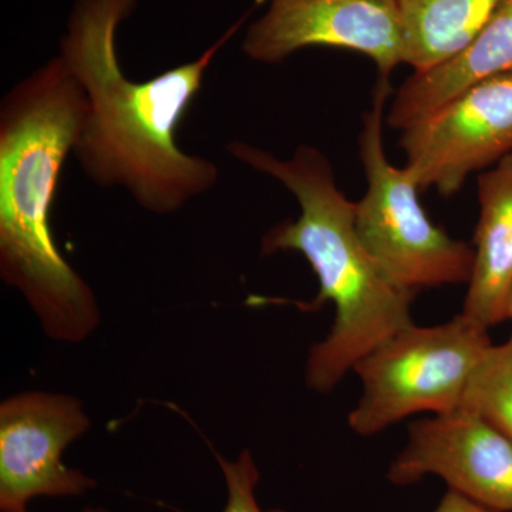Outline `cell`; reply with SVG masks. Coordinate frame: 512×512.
Returning <instances> with one entry per match:
<instances>
[{
  "label": "cell",
  "instance_id": "obj_1",
  "mask_svg": "<svg viewBox=\"0 0 512 512\" xmlns=\"http://www.w3.org/2000/svg\"><path fill=\"white\" fill-rule=\"evenodd\" d=\"M137 2L76 0L59 56L89 100L73 151L83 173L101 188H124L143 210L167 215L210 191L220 177L212 161L181 150L178 128L215 57L251 12L197 59L136 82L121 69L116 40Z\"/></svg>",
  "mask_w": 512,
  "mask_h": 512
},
{
  "label": "cell",
  "instance_id": "obj_2",
  "mask_svg": "<svg viewBox=\"0 0 512 512\" xmlns=\"http://www.w3.org/2000/svg\"><path fill=\"white\" fill-rule=\"evenodd\" d=\"M89 114L83 87L53 57L0 103V276L18 289L42 328L79 343L97 329L99 305L53 235L60 174Z\"/></svg>",
  "mask_w": 512,
  "mask_h": 512
},
{
  "label": "cell",
  "instance_id": "obj_3",
  "mask_svg": "<svg viewBox=\"0 0 512 512\" xmlns=\"http://www.w3.org/2000/svg\"><path fill=\"white\" fill-rule=\"evenodd\" d=\"M225 148L252 170L271 175L298 201L299 217L269 229L261 252L305 256L320 286L311 308L333 303L332 329L312 346L306 363L309 389L332 392L363 357L412 325L410 308L416 293L394 286L367 254L357 237L356 202L339 190L322 151L303 144L291 158L281 160L244 141Z\"/></svg>",
  "mask_w": 512,
  "mask_h": 512
},
{
  "label": "cell",
  "instance_id": "obj_4",
  "mask_svg": "<svg viewBox=\"0 0 512 512\" xmlns=\"http://www.w3.org/2000/svg\"><path fill=\"white\" fill-rule=\"evenodd\" d=\"M393 93L379 77L373 103L363 116L359 156L367 190L356 202V232L383 275L402 291L470 282L474 249L430 221L409 168L390 163L383 143L384 107Z\"/></svg>",
  "mask_w": 512,
  "mask_h": 512
},
{
  "label": "cell",
  "instance_id": "obj_5",
  "mask_svg": "<svg viewBox=\"0 0 512 512\" xmlns=\"http://www.w3.org/2000/svg\"><path fill=\"white\" fill-rule=\"evenodd\" d=\"M493 345L488 329L463 313L434 326H406L353 369L362 394L349 414L357 436L382 433L419 413L460 409L474 370Z\"/></svg>",
  "mask_w": 512,
  "mask_h": 512
},
{
  "label": "cell",
  "instance_id": "obj_6",
  "mask_svg": "<svg viewBox=\"0 0 512 512\" xmlns=\"http://www.w3.org/2000/svg\"><path fill=\"white\" fill-rule=\"evenodd\" d=\"M420 191L453 197L471 174L512 154V70L487 77L402 131Z\"/></svg>",
  "mask_w": 512,
  "mask_h": 512
},
{
  "label": "cell",
  "instance_id": "obj_7",
  "mask_svg": "<svg viewBox=\"0 0 512 512\" xmlns=\"http://www.w3.org/2000/svg\"><path fill=\"white\" fill-rule=\"evenodd\" d=\"M309 47H332L366 56L379 77L404 63L402 22L396 0H269L265 15L242 40L248 59L284 62Z\"/></svg>",
  "mask_w": 512,
  "mask_h": 512
},
{
  "label": "cell",
  "instance_id": "obj_8",
  "mask_svg": "<svg viewBox=\"0 0 512 512\" xmlns=\"http://www.w3.org/2000/svg\"><path fill=\"white\" fill-rule=\"evenodd\" d=\"M90 427L82 403L64 394L26 392L0 406V510L26 512L36 497L79 495L92 478L63 463L70 443Z\"/></svg>",
  "mask_w": 512,
  "mask_h": 512
},
{
  "label": "cell",
  "instance_id": "obj_9",
  "mask_svg": "<svg viewBox=\"0 0 512 512\" xmlns=\"http://www.w3.org/2000/svg\"><path fill=\"white\" fill-rule=\"evenodd\" d=\"M426 476L491 510L512 512V440L476 412L460 407L410 424L387 478L410 485Z\"/></svg>",
  "mask_w": 512,
  "mask_h": 512
},
{
  "label": "cell",
  "instance_id": "obj_10",
  "mask_svg": "<svg viewBox=\"0 0 512 512\" xmlns=\"http://www.w3.org/2000/svg\"><path fill=\"white\" fill-rule=\"evenodd\" d=\"M480 218L463 313L481 328L508 318L512 295V154L478 177Z\"/></svg>",
  "mask_w": 512,
  "mask_h": 512
},
{
  "label": "cell",
  "instance_id": "obj_11",
  "mask_svg": "<svg viewBox=\"0 0 512 512\" xmlns=\"http://www.w3.org/2000/svg\"><path fill=\"white\" fill-rule=\"evenodd\" d=\"M512 70V0H498L480 35L464 52L397 89L386 123L404 131L487 77Z\"/></svg>",
  "mask_w": 512,
  "mask_h": 512
},
{
  "label": "cell",
  "instance_id": "obj_12",
  "mask_svg": "<svg viewBox=\"0 0 512 512\" xmlns=\"http://www.w3.org/2000/svg\"><path fill=\"white\" fill-rule=\"evenodd\" d=\"M498 0H396L404 63L429 72L460 55L480 35Z\"/></svg>",
  "mask_w": 512,
  "mask_h": 512
},
{
  "label": "cell",
  "instance_id": "obj_13",
  "mask_svg": "<svg viewBox=\"0 0 512 512\" xmlns=\"http://www.w3.org/2000/svg\"><path fill=\"white\" fill-rule=\"evenodd\" d=\"M461 407L480 414L512 440V333L487 350L468 382Z\"/></svg>",
  "mask_w": 512,
  "mask_h": 512
},
{
  "label": "cell",
  "instance_id": "obj_14",
  "mask_svg": "<svg viewBox=\"0 0 512 512\" xmlns=\"http://www.w3.org/2000/svg\"><path fill=\"white\" fill-rule=\"evenodd\" d=\"M217 460L228 488V501L222 512H265L261 510L255 497V488L259 483V470L251 453L248 450L242 451L235 461L225 460L217 454Z\"/></svg>",
  "mask_w": 512,
  "mask_h": 512
},
{
  "label": "cell",
  "instance_id": "obj_15",
  "mask_svg": "<svg viewBox=\"0 0 512 512\" xmlns=\"http://www.w3.org/2000/svg\"><path fill=\"white\" fill-rule=\"evenodd\" d=\"M434 512H498L491 510V508L485 507L476 503V501L470 500L466 495L457 493L454 490H448L446 495L441 498L439 507Z\"/></svg>",
  "mask_w": 512,
  "mask_h": 512
},
{
  "label": "cell",
  "instance_id": "obj_16",
  "mask_svg": "<svg viewBox=\"0 0 512 512\" xmlns=\"http://www.w3.org/2000/svg\"><path fill=\"white\" fill-rule=\"evenodd\" d=\"M83 512H107V511L101 510V508H87V510H84Z\"/></svg>",
  "mask_w": 512,
  "mask_h": 512
},
{
  "label": "cell",
  "instance_id": "obj_17",
  "mask_svg": "<svg viewBox=\"0 0 512 512\" xmlns=\"http://www.w3.org/2000/svg\"><path fill=\"white\" fill-rule=\"evenodd\" d=\"M508 318L512 320V295H511V302H510V313H508Z\"/></svg>",
  "mask_w": 512,
  "mask_h": 512
}]
</instances>
